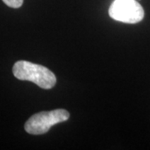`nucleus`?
I'll list each match as a JSON object with an SVG mask.
<instances>
[{
    "label": "nucleus",
    "mask_w": 150,
    "mask_h": 150,
    "mask_svg": "<svg viewBox=\"0 0 150 150\" xmlns=\"http://www.w3.org/2000/svg\"><path fill=\"white\" fill-rule=\"evenodd\" d=\"M108 14L114 20L134 24L144 19V10L136 0H114Z\"/></svg>",
    "instance_id": "7ed1b4c3"
},
{
    "label": "nucleus",
    "mask_w": 150,
    "mask_h": 150,
    "mask_svg": "<svg viewBox=\"0 0 150 150\" xmlns=\"http://www.w3.org/2000/svg\"><path fill=\"white\" fill-rule=\"evenodd\" d=\"M69 118V112L65 109L59 108L51 111H43L33 114L24 124L28 134L40 135L47 133L52 126Z\"/></svg>",
    "instance_id": "f03ea898"
},
{
    "label": "nucleus",
    "mask_w": 150,
    "mask_h": 150,
    "mask_svg": "<svg viewBox=\"0 0 150 150\" xmlns=\"http://www.w3.org/2000/svg\"><path fill=\"white\" fill-rule=\"evenodd\" d=\"M14 77L23 81H30L43 89H50L56 84V77L48 68L28 61L19 60L13 67Z\"/></svg>",
    "instance_id": "f257e3e1"
},
{
    "label": "nucleus",
    "mask_w": 150,
    "mask_h": 150,
    "mask_svg": "<svg viewBox=\"0 0 150 150\" xmlns=\"http://www.w3.org/2000/svg\"><path fill=\"white\" fill-rule=\"evenodd\" d=\"M3 2L6 5L13 8H20L23 5V0H3Z\"/></svg>",
    "instance_id": "20e7f679"
}]
</instances>
